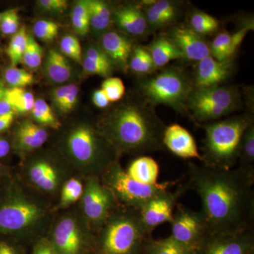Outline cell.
I'll return each mask as SVG.
<instances>
[{"label":"cell","instance_id":"1","mask_svg":"<svg viewBox=\"0 0 254 254\" xmlns=\"http://www.w3.org/2000/svg\"><path fill=\"white\" fill-rule=\"evenodd\" d=\"M187 175L190 189L200 198L210 234L254 229V166L223 170L190 162Z\"/></svg>","mask_w":254,"mask_h":254},{"label":"cell","instance_id":"2","mask_svg":"<svg viewBox=\"0 0 254 254\" xmlns=\"http://www.w3.org/2000/svg\"><path fill=\"white\" fill-rule=\"evenodd\" d=\"M166 125L143 100L121 105L108 115L102 132L117 152L145 155L165 149Z\"/></svg>","mask_w":254,"mask_h":254},{"label":"cell","instance_id":"3","mask_svg":"<svg viewBox=\"0 0 254 254\" xmlns=\"http://www.w3.org/2000/svg\"><path fill=\"white\" fill-rule=\"evenodd\" d=\"M242 115L201 125L205 130L203 165L230 170L238 162L242 135L254 120V106Z\"/></svg>","mask_w":254,"mask_h":254},{"label":"cell","instance_id":"4","mask_svg":"<svg viewBox=\"0 0 254 254\" xmlns=\"http://www.w3.org/2000/svg\"><path fill=\"white\" fill-rule=\"evenodd\" d=\"M137 88L141 100L152 108L165 105L189 116L187 102L194 86L192 78L178 68L164 67L158 73L143 76Z\"/></svg>","mask_w":254,"mask_h":254},{"label":"cell","instance_id":"5","mask_svg":"<svg viewBox=\"0 0 254 254\" xmlns=\"http://www.w3.org/2000/svg\"><path fill=\"white\" fill-rule=\"evenodd\" d=\"M103 225L100 254H142L151 238L136 209L125 207V210L111 213Z\"/></svg>","mask_w":254,"mask_h":254},{"label":"cell","instance_id":"6","mask_svg":"<svg viewBox=\"0 0 254 254\" xmlns=\"http://www.w3.org/2000/svg\"><path fill=\"white\" fill-rule=\"evenodd\" d=\"M46 215L41 203L14 185L0 189V236H18L36 228Z\"/></svg>","mask_w":254,"mask_h":254},{"label":"cell","instance_id":"7","mask_svg":"<svg viewBox=\"0 0 254 254\" xmlns=\"http://www.w3.org/2000/svg\"><path fill=\"white\" fill-rule=\"evenodd\" d=\"M243 92L238 86H219L194 88L187 102L189 117L200 126L218 121L241 109Z\"/></svg>","mask_w":254,"mask_h":254},{"label":"cell","instance_id":"8","mask_svg":"<svg viewBox=\"0 0 254 254\" xmlns=\"http://www.w3.org/2000/svg\"><path fill=\"white\" fill-rule=\"evenodd\" d=\"M66 146L75 161L93 174H101L116 161L118 152L102 132L82 125L70 132Z\"/></svg>","mask_w":254,"mask_h":254},{"label":"cell","instance_id":"9","mask_svg":"<svg viewBox=\"0 0 254 254\" xmlns=\"http://www.w3.org/2000/svg\"><path fill=\"white\" fill-rule=\"evenodd\" d=\"M103 184L113 193L117 201L125 207L140 210L148 201L168 190L175 182L146 185L131 178L118 162H114L102 173Z\"/></svg>","mask_w":254,"mask_h":254},{"label":"cell","instance_id":"10","mask_svg":"<svg viewBox=\"0 0 254 254\" xmlns=\"http://www.w3.org/2000/svg\"><path fill=\"white\" fill-rule=\"evenodd\" d=\"M170 236L183 245L196 250L210 234L208 222L202 210H194L177 203L174 211Z\"/></svg>","mask_w":254,"mask_h":254},{"label":"cell","instance_id":"11","mask_svg":"<svg viewBox=\"0 0 254 254\" xmlns=\"http://www.w3.org/2000/svg\"><path fill=\"white\" fill-rule=\"evenodd\" d=\"M82 196L86 218L97 226H103L117 202L113 193L96 177H92L87 181Z\"/></svg>","mask_w":254,"mask_h":254},{"label":"cell","instance_id":"12","mask_svg":"<svg viewBox=\"0 0 254 254\" xmlns=\"http://www.w3.org/2000/svg\"><path fill=\"white\" fill-rule=\"evenodd\" d=\"M189 189L190 185L187 181L175 191L167 190L160 193L142 207L139 212L147 231L151 234L155 227L165 222H171L179 199Z\"/></svg>","mask_w":254,"mask_h":254},{"label":"cell","instance_id":"13","mask_svg":"<svg viewBox=\"0 0 254 254\" xmlns=\"http://www.w3.org/2000/svg\"><path fill=\"white\" fill-rule=\"evenodd\" d=\"M254 229L231 235L209 234L195 250V254H252Z\"/></svg>","mask_w":254,"mask_h":254},{"label":"cell","instance_id":"14","mask_svg":"<svg viewBox=\"0 0 254 254\" xmlns=\"http://www.w3.org/2000/svg\"><path fill=\"white\" fill-rule=\"evenodd\" d=\"M166 36L180 50L183 59L198 63L210 56L209 43L188 26H174L170 28Z\"/></svg>","mask_w":254,"mask_h":254},{"label":"cell","instance_id":"15","mask_svg":"<svg viewBox=\"0 0 254 254\" xmlns=\"http://www.w3.org/2000/svg\"><path fill=\"white\" fill-rule=\"evenodd\" d=\"M141 4L150 33L175 24L182 14L184 4L183 1L173 0L143 1Z\"/></svg>","mask_w":254,"mask_h":254},{"label":"cell","instance_id":"16","mask_svg":"<svg viewBox=\"0 0 254 254\" xmlns=\"http://www.w3.org/2000/svg\"><path fill=\"white\" fill-rule=\"evenodd\" d=\"M232 73V62H220L208 56L197 63L192 82L196 89L222 86Z\"/></svg>","mask_w":254,"mask_h":254},{"label":"cell","instance_id":"17","mask_svg":"<svg viewBox=\"0 0 254 254\" xmlns=\"http://www.w3.org/2000/svg\"><path fill=\"white\" fill-rule=\"evenodd\" d=\"M84 243V235L75 219L68 217L58 222L53 237L55 254H79Z\"/></svg>","mask_w":254,"mask_h":254},{"label":"cell","instance_id":"18","mask_svg":"<svg viewBox=\"0 0 254 254\" xmlns=\"http://www.w3.org/2000/svg\"><path fill=\"white\" fill-rule=\"evenodd\" d=\"M165 148L183 159H197L203 162L194 138L190 131L179 124L166 127L163 135Z\"/></svg>","mask_w":254,"mask_h":254},{"label":"cell","instance_id":"19","mask_svg":"<svg viewBox=\"0 0 254 254\" xmlns=\"http://www.w3.org/2000/svg\"><path fill=\"white\" fill-rule=\"evenodd\" d=\"M113 16L116 26L129 36L144 38L150 33L141 3L119 6L113 13Z\"/></svg>","mask_w":254,"mask_h":254},{"label":"cell","instance_id":"20","mask_svg":"<svg viewBox=\"0 0 254 254\" xmlns=\"http://www.w3.org/2000/svg\"><path fill=\"white\" fill-rule=\"evenodd\" d=\"M134 46L130 38L119 32L107 31L102 36L100 48L106 53L114 65L123 69L128 67L130 56Z\"/></svg>","mask_w":254,"mask_h":254},{"label":"cell","instance_id":"21","mask_svg":"<svg viewBox=\"0 0 254 254\" xmlns=\"http://www.w3.org/2000/svg\"><path fill=\"white\" fill-rule=\"evenodd\" d=\"M145 47L151 55L156 70L165 67L173 60L183 59L180 50L166 35L155 37Z\"/></svg>","mask_w":254,"mask_h":254},{"label":"cell","instance_id":"22","mask_svg":"<svg viewBox=\"0 0 254 254\" xmlns=\"http://www.w3.org/2000/svg\"><path fill=\"white\" fill-rule=\"evenodd\" d=\"M31 181L38 188L51 192L56 190L60 177L54 165L46 160H39L31 165L28 172Z\"/></svg>","mask_w":254,"mask_h":254},{"label":"cell","instance_id":"23","mask_svg":"<svg viewBox=\"0 0 254 254\" xmlns=\"http://www.w3.org/2000/svg\"><path fill=\"white\" fill-rule=\"evenodd\" d=\"M160 168L156 160L151 157L142 156L134 159L128 165L126 173L131 178L146 185L158 183Z\"/></svg>","mask_w":254,"mask_h":254},{"label":"cell","instance_id":"24","mask_svg":"<svg viewBox=\"0 0 254 254\" xmlns=\"http://www.w3.org/2000/svg\"><path fill=\"white\" fill-rule=\"evenodd\" d=\"M48 137V132L39 125L30 121L24 122L16 131V145L23 150L36 149L46 143Z\"/></svg>","mask_w":254,"mask_h":254},{"label":"cell","instance_id":"25","mask_svg":"<svg viewBox=\"0 0 254 254\" xmlns=\"http://www.w3.org/2000/svg\"><path fill=\"white\" fill-rule=\"evenodd\" d=\"M45 71L50 81L62 83L71 76V65L64 55L55 50H50L45 63Z\"/></svg>","mask_w":254,"mask_h":254},{"label":"cell","instance_id":"26","mask_svg":"<svg viewBox=\"0 0 254 254\" xmlns=\"http://www.w3.org/2000/svg\"><path fill=\"white\" fill-rule=\"evenodd\" d=\"M90 14V28L103 36L113 19V11L108 3L100 0H87Z\"/></svg>","mask_w":254,"mask_h":254},{"label":"cell","instance_id":"27","mask_svg":"<svg viewBox=\"0 0 254 254\" xmlns=\"http://www.w3.org/2000/svg\"><path fill=\"white\" fill-rule=\"evenodd\" d=\"M195 250L177 242L171 236L153 240L150 238L145 244L142 254H195Z\"/></svg>","mask_w":254,"mask_h":254},{"label":"cell","instance_id":"28","mask_svg":"<svg viewBox=\"0 0 254 254\" xmlns=\"http://www.w3.org/2000/svg\"><path fill=\"white\" fill-rule=\"evenodd\" d=\"M128 66L133 72L143 76L153 74L156 71L149 52L145 46L140 45L133 48Z\"/></svg>","mask_w":254,"mask_h":254},{"label":"cell","instance_id":"29","mask_svg":"<svg viewBox=\"0 0 254 254\" xmlns=\"http://www.w3.org/2000/svg\"><path fill=\"white\" fill-rule=\"evenodd\" d=\"M220 26L219 20L200 10H193L189 16V27L203 37L213 34Z\"/></svg>","mask_w":254,"mask_h":254},{"label":"cell","instance_id":"30","mask_svg":"<svg viewBox=\"0 0 254 254\" xmlns=\"http://www.w3.org/2000/svg\"><path fill=\"white\" fill-rule=\"evenodd\" d=\"M5 95L9 100L14 112L18 113H26L31 111L36 101L31 92L26 91L23 88L6 89Z\"/></svg>","mask_w":254,"mask_h":254},{"label":"cell","instance_id":"31","mask_svg":"<svg viewBox=\"0 0 254 254\" xmlns=\"http://www.w3.org/2000/svg\"><path fill=\"white\" fill-rule=\"evenodd\" d=\"M238 162L240 166H254V120L247 126L242 135Z\"/></svg>","mask_w":254,"mask_h":254},{"label":"cell","instance_id":"32","mask_svg":"<svg viewBox=\"0 0 254 254\" xmlns=\"http://www.w3.org/2000/svg\"><path fill=\"white\" fill-rule=\"evenodd\" d=\"M73 29L81 36H85L90 29V14L87 0L76 1L71 13Z\"/></svg>","mask_w":254,"mask_h":254},{"label":"cell","instance_id":"33","mask_svg":"<svg viewBox=\"0 0 254 254\" xmlns=\"http://www.w3.org/2000/svg\"><path fill=\"white\" fill-rule=\"evenodd\" d=\"M27 38L28 33H26L25 27L20 28L13 35L6 50L12 66H16L18 64L22 62L23 54L27 44Z\"/></svg>","mask_w":254,"mask_h":254},{"label":"cell","instance_id":"34","mask_svg":"<svg viewBox=\"0 0 254 254\" xmlns=\"http://www.w3.org/2000/svg\"><path fill=\"white\" fill-rule=\"evenodd\" d=\"M32 115L38 123L51 128H58L60 127V122L55 117L50 105L43 99L35 101Z\"/></svg>","mask_w":254,"mask_h":254},{"label":"cell","instance_id":"35","mask_svg":"<svg viewBox=\"0 0 254 254\" xmlns=\"http://www.w3.org/2000/svg\"><path fill=\"white\" fill-rule=\"evenodd\" d=\"M254 30V21L253 17L244 18L242 22H240L236 31L234 34L231 35L230 39V48H229L228 59L232 62L235 55L237 54L239 48L243 43L244 40L250 31Z\"/></svg>","mask_w":254,"mask_h":254},{"label":"cell","instance_id":"36","mask_svg":"<svg viewBox=\"0 0 254 254\" xmlns=\"http://www.w3.org/2000/svg\"><path fill=\"white\" fill-rule=\"evenodd\" d=\"M231 34L227 31L219 33L209 44L210 56L220 62H231L228 59Z\"/></svg>","mask_w":254,"mask_h":254},{"label":"cell","instance_id":"37","mask_svg":"<svg viewBox=\"0 0 254 254\" xmlns=\"http://www.w3.org/2000/svg\"><path fill=\"white\" fill-rule=\"evenodd\" d=\"M43 57V48L39 43H37L33 35L28 34L27 44L22 58L23 63L31 69H36L41 64Z\"/></svg>","mask_w":254,"mask_h":254},{"label":"cell","instance_id":"38","mask_svg":"<svg viewBox=\"0 0 254 254\" xmlns=\"http://www.w3.org/2000/svg\"><path fill=\"white\" fill-rule=\"evenodd\" d=\"M4 78L11 88H24L33 84L35 81L32 73L14 66L5 71Z\"/></svg>","mask_w":254,"mask_h":254},{"label":"cell","instance_id":"39","mask_svg":"<svg viewBox=\"0 0 254 254\" xmlns=\"http://www.w3.org/2000/svg\"><path fill=\"white\" fill-rule=\"evenodd\" d=\"M59 25L55 21L41 19L35 23L33 31L36 38L48 43L54 41L59 33Z\"/></svg>","mask_w":254,"mask_h":254},{"label":"cell","instance_id":"40","mask_svg":"<svg viewBox=\"0 0 254 254\" xmlns=\"http://www.w3.org/2000/svg\"><path fill=\"white\" fill-rule=\"evenodd\" d=\"M83 193V187L81 182L76 179L68 180L64 186L61 193L62 207L67 206L79 199Z\"/></svg>","mask_w":254,"mask_h":254},{"label":"cell","instance_id":"41","mask_svg":"<svg viewBox=\"0 0 254 254\" xmlns=\"http://www.w3.org/2000/svg\"><path fill=\"white\" fill-rule=\"evenodd\" d=\"M110 103H115L123 98L125 93V86L123 80L118 77H108L103 81L101 86Z\"/></svg>","mask_w":254,"mask_h":254},{"label":"cell","instance_id":"42","mask_svg":"<svg viewBox=\"0 0 254 254\" xmlns=\"http://www.w3.org/2000/svg\"><path fill=\"white\" fill-rule=\"evenodd\" d=\"M60 50L64 56L68 57L77 63H81V46L76 37L72 35L64 37L60 42Z\"/></svg>","mask_w":254,"mask_h":254},{"label":"cell","instance_id":"43","mask_svg":"<svg viewBox=\"0 0 254 254\" xmlns=\"http://www.w3.org/2000/svg\"><path fill=\"white\" fill-rule=\"evenodd\" d=\"M19 16L18 10L10 9L1 14L0 29L4 35H14L18 31Z\"/></svg>","mask_w":254,"mask_h":254},{"label":"cell","instance_id":"44","mask_svg":"<svg viewBox=\"0 0 254 254\" xmlns=\"http://www.w3.org/2000/svg\"><path fill=\"white\" fill-rule=\"evenodd\" d=\"M113 65L105 64L84 58L83 60V68L85 72L89 74L98 75V76L108 77L113 73Z\"/></svg>","mask_w":254,"mask_h":254},{"label":"cell","instance_id":"45","mask_svg":"<svg viewBox=\"0 0 254 254\" xmlns=\"http://www.w3.org/2000/svg\"><path fill=\"white\" fill-rule=\"evenodd\" d=\"M38 4L42 9L53 13H62L67 9L66 0H40Z\"/></svg>","mask_w":254,"mask_h":254},{"label":"cell","instance_id":"46","mask_svg":"<svg viewBox=\"0 0 254 254\" xmlns=\"http://www.w3.org/2000/svg\"><path fill=\"white\" fill-rule=\"evenodd\" d=\"M78 95V88L77 86L74 84H70L69 90L67 95L64 100L63 105L59 108L60 111L63 113H68L74 108L77 101Z\"/></svg>","mask_w":254,"mask_h":254},{"label":"cell","instance_id":"47","mask_svg":"<svg viewBox=\"0 0 254 254\" xmlns=\"http://www.w3.org/2000/svg\"><path fill=\"white\" fill-rule=\"evenodd\" d=\"M92 100H93V104H94L97 108H101V109L107 108V107L109 106L110 104L109 100L108 99L104 92H103L101 88L96 90V91L93 93Z\"/></svg>","mask_w":254,"mask_h":254},{"label":"cell","instance_id":"48","mask_svg":"<svg viewBox=\"0 0 254 254\" xmlns=\"http://www.w3.org/2000/svg\"><path fill=\"white\" fill-rule=\"evenodd\" d=\"M70 85L60 87L54 90L53 93V100L57 108H60L67 95Z\"/></svg>","mask_w":254,"mask_h":254},{"label":"cell","instance_id":"49","mask_svg":"<svg viewBox=\"0 0 254 254\" xmlns=\"http://www.w3.org/2000/svg\"><path fill=\"white\" fill-rule=\"evenodd\" d=\"M0 254H19L13 244L6 240H0Z\"/></svg>","mask_w":254,"mask_h":254},{"label":"cell","instance_id":"50","mask_svg":"<svg viewBox=\"0 0 254 254\" xmlns=\"http://www.w3.org/2000/svg\"><path fill=\"white\" fill-rule=\"evenodd\" d=\"M14 112L0 116V132L7 129L14 121Z\"/></svg>","mask_w":254,"mask_h":254},{"label":"cell","instance_id":"51","mask_svg":"<svg viewBox=\"0 0 254 254\" xmlns=\"http://www.w3.org/2000/svg\"><path fill=\"white\" fill-rule=\"evenodd\" d=\"M11 112H14L12 106H11L9 100L7 99L4 93L3 98L0 100V116L6 115V114H9Z\"/></svg>","mask_w":254,"mask_h":254},{"label":"cell","instance_id":"52","mask_svg":"<svg viewBox=\"0 0 254 254\" xmlns=\"http://www.w3.org/2000/svg\"><path fill=\"white\" fill-rule=\"evenodd\" d=\"M10 144L5 138L0 136V158H4L9 154Z\"/></svg>","mask_w":254,"mask_h":254},{"label":"cell","instance_id":"53","mask_svg":"<svg viewBox=\"0 0 254 254\" xmlns=\"http://www.w3.org/2000/svg\"><path fill=\"white\" fill-rule=\"evenodd\" d=\"M33 254H56L53 248L49 246L41 245L36 249Z\"/></svg>","mask_w":254,"mask_h":254},{"label":"cell","instance_id":"54","mask_svg":"<svg viewBox=\"0 0 254 254\" xmlns=\"http://www.w3.org/2000/svg\"><path fill=\"white\" fill-rule=\"evenodd\" d=\"M6 89V88L4 87V83L0 80V100L4 96Z\"/></svg>","mask_w":254,"mask_h":254},{"label":"cell","instance_id":"55","mask_svg":"<svg viewBox=\"0 0 254 254\" xmlns=\"http://www.w3.org/2000/svg\"><path fill=\"white\" fill-rule=\"evenodd\" d=\"M1 176V165H0V177Z\"/></svg>","mask_w":254,"mask_h":254},{"label":"cell","instance_id":"56","mask_svg":"<svg viewBox=\"0 0 254 254\" xmlns=\"http://www.w3.org/2000/svg\"><path fill=\"white\" fill-rule=\"evenodd\" d=\"M0 19H1V14H0Z\"/></svg>","mask_w":254,"mask_h":254}]
</instances>
